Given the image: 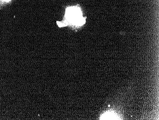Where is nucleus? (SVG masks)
Returning <instances> with one entry per match:
<instances>
[{
	"label": "nucleus",
	"mask_w": 159,
	"mask_h": 120,
	"mask_svg": "<svg viewBox=\"0 0 159 120\" xmlns=\"http://www.w3.org/2000/svg\"><path fill=\"white\" fill-rule=\"evenodd\" d=\"M118 117L113 113H105L101 117V120H118Z\"/></svg>",
	"instance_id": "f03ea898"
},
{
	"label": "nucleus",
	"mask_w": 159,
	"mask_h": 120,
	"mask_svg": "<svg viewBox=\"0 0 159 120\" xmlns=\"http://www.w3.org/2000/svg\"><path fill=\"white\" fill-rule=\"evenodd\" d=\"M66 15L71 24L81 26L84 23L85 20L82 17V12L79 8H69L67 10Z\"/></svg>",
	"instance_id": "f257e3e1"
},
{
	"label": "nucleus",
	"mask_w": 159,
	"mask_h": 120,
	"mask_svg": "<svg viewBox=\"0 0 159 120\" xmlns=\"http://www.w3.org/2000/svg\"><path fill=\"white\" fill-rule=\"evenodd\" d=\"M7 1H8V0H7Z\"/></svg>",
	"instance_id": "7ed1b4c3"
}]
</instances>
